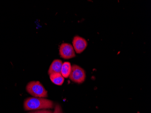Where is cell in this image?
<instances>
[{"label":"cell","mask_w":151,"mask_h":113,"mask_svg":"<svg viewBox=\"0 0 151 113\" xmlns=\"http://www.w3.org/2000/svg\"><path fill=\"white\" fill-rule=\"evenodd\" d=\"M24 107L26 111L50 109L54 107V103L44 98L29 97L24 101Z\"/></svg>","instance_id":"obj_1"},{"label":"cell","mask_w":151,"mask_h":113,"mask_svg":"<svg viewBox=\"0 0 151 113\" xmlns=\"http://www.w3.org/2000/svg\"><path fill=\"white\" fill-rule=\"evenodd\" d=\"M27 91L35 97L45 98L47 97V91L40 81H31L26 86Z\"/></svg>","instance_id":"obj_2"},{"label":"cell","mask_w":151,"mask_h":113,"mask_svg":"<svg viewBox=\"0 0 151 113\" xmlns=\"http://www.w3.org/2000/svg\"><path fill=\"white\" fill-rule=\"evenodd\" d=\"M69 78L73 82L81 84L84 82L86 78V74L83 69L77 65L72 66V69L69 76Z\"/></svg>","instance_id":"obj_3"},{"label":"cell","mask_w":151,"mask_h":113,"mask_svg":"<svg viewBox=\"0 0 151 113\" xmlns=\"http://www.w3.org/2000/svg\"><path fill=\"white\" fill-rule=\"evenodd\" d=\"M59 54L62 58L69 59L75 57V52L73 45L68 43H63L60 45Z\"/></svg>","instance_id":"obj_4"},{"label":"cell","mask_w":151,"mask_h":113,"mask_svg":"<svg viewBox=\"0 0 151 113\" xmlns=\"http://www.w3.org/2000/svg\"><path fill=\"white\" fill-rule=\"evenodd\" d=\"M73 46L75 52L79 54L83 52L87 47V41L84 38L77 35L73 39Z\"/></svg>","instance_id":"obj_5"},{"label":"cell","mask_w":151,"mask_h":113,"mask_svg":"<svg viewBox=\"0 0 151 113\" xmlns=\"http://www.w3.org/2000/svg\"><path fill=\"white\" fill-rule=\"evenodd\" d=\"M63 63L62 61L60 59H55L53 60L48 71V74L49 75L53 73H61Z\"/></svg>","instance_id":"obj_6"},{"label":"cell","mask_w":151,"mask_h":113,"mask_svg":"<svg viewBox=\"0 0 151 113\" xmlns=\"http://www.w3.org/2000/svg\"><path fill=\"white\" fill-rule=\"evenodd\" d=\"M50 79L53 84L62 86L64 81V78L61 73H53L50 75Z\"/></svg>","instance_id":"obj_7"},{"label":"cell","mask_w":151,"mask_h":113,"mask_svg":"<svg viewBox=\"0 0 151 113\" xmlns=\"http://www.w3.org/2000/svg\"><path fill=\"white\" fill-rule=\"evenodd\" d=\"M72 69L71 63L68 62H65L63 63L61 73L64 78H67L69 77Z\"/></svg>","instance_id":"obj_8"},{"label":"cell","mask_w":151,"mask_h":113,"mask_svg":"<svg viewBox=\"0 0 151 113\" xmlns=\"http://www.w3.org/2000/svg\"><path fill=\"white\" fill-rule=\"evenodd\" d=\"M52 113H63L62 109L61 108L60 105L58 104H57L54 107V110Z\"/></svg>","instance_id":"obj_9"},{"label":"cell","mask_w":151,"mask_h":113,"mask_svg":"<svg viewBox=\"0 0 151 113\" xmlns=\"http://www.w3.org/2000/svg\"><path fill=\"white\" fill-rule=\"evenodd\" d=\"M53 111L47 109H41V110H38L33 112H29L28 113H52Z\"/></svg>","instance_id":"obj_10"}]
</instances>
